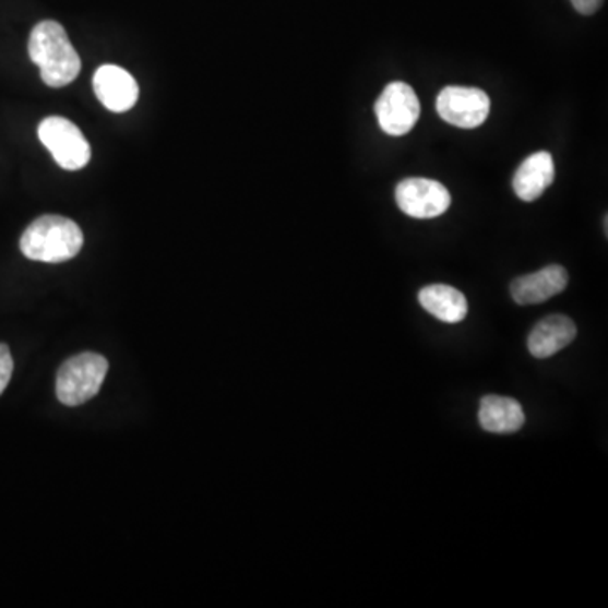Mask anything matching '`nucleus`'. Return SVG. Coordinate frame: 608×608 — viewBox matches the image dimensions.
<instances>
[{"label":"nucleus","mask_w":608,"mask_h":608,"mask_svg":"<svg viewBox=\"0 0 608 608\" xmlns=\"http://www.w3.org/2000/svg\"><path fill=\"white\" fill-rule=\"evenodd\" d=\"M27 51L31 61L39 68L43 82L51 88L70 85L82 71L79 52L57 21H43L34 26Z\"/></svg>","instance_id":"1"},{"label":"nucleus","mask_w":608,"mask_h":608,"mask_svg":"<svg viewBox=\"0 0 608 608\" xmlns=\"http://www.w3.org/2000/svg\"><path fill=\"white\" fill-rule=\"evenodd\" d=\"M438 116L460 129L480 128L490 114V98L480 88L446 86L437 98Z\"/></svg>","instance_id":"6"},{"label":"nucleus","mask_w":608,"mask_h":608,"mask_svg":"<svg viewBox=\"0 0 608 608\" xmlns=\"http://www.w3.org/2000/svg\"><path fill=\"white\" fill-rule=\"evenodd\" d=\"M94 92L110 112H128L138 104V82L129 71L116 64H104L95 71Z\"/></svg>","instance_id":"8"},{"label":"nucleus","mask_w":608,"mask_h":608,"mask_svg":"<svg viewBox=\"0 0 608 608\" xmlns=\"http://www.w3.org/2000/svg\"><path fill=\"white\" fill-rule=\"evenodd\" d=\"M82 247V228L60 215L36 218L21 237V252L31 261L46 264L70 261L79 255Z\"/></svg>","instance_id":"2"},{"label":"nucleus","mask_w":608,"mask_h":608,"mask_svg":"<svg viewBox=\"0 0 608 608\" xmlns=\"http://www.w3.org/2000/svg\"><path fill=\"white\" fill-rule=\"evenodd\" d=\"M38 135L58 166L67 171H79L88 165L91 144L71 120L58 116L46 117L39 123Z\"/></svg>","instance_id":"4"},{"label":"nucleus","mask_w":608,"mask_h":608,"mask_svg":"<svg viewBox=\"0 0 608 608\" xmlns=\"http://www.w3.org/2000/svg\"><path fill=\"white\" fill-rule=\"evenodd\" d=\"M555 181V163L546 151L530 154L515 171L512 187L523 202L538 200Z\"/></svg>","instance_id":"11"},{"label":"nucleus","mask_w":608,"mask_h":608,"mask_svg":"<svg viewBox=\"0 0 608 608\" xmlns=\"http://www.w3.org/2000/svg\"><path fill=\"white\" fill-rule=\"evenodd\" d=\"M604 4V0H571V5L583 15H592Z\"/></svg>","instance_id":"15"},{"label":"nucleus","mask_w":608,"mask_h":608,"mask_svg":"<svg viewBox=\"0 0 608 608\" xmlns=\"http://www.w3.org/2000/svg\"><path fill=\"white\" fill-rule=\"evenodd\" d=\"M568 273L561 265L552 264L543 267L538 273L527 274L512 281L511 295L521 307L541 305L552 296L560 295L567 289Z\"/></svg>","instance_id":"9"},{"label":"nucleus","mask_w":608,"mask_h":608,"mask_svg":"<svg viewBox=\"0 0 608 608\" xmlns=\"http://www.w3.org/2000/svg\"><path fill=\"white\" fill-rule=\"evenodd\" d=\"M419 305L444 323H460L468 314L467 298L446 284H431L419 291Z\"/></svg>","instance_id":"13"},{"label":"nucleus","mask_w":608,"mask_h":608,"mask_svg":"<svg viewBox=\"0 0 608 608\" xmlns=\"http://www.w3.org/2000/svg\"><path fill=\"white\" fill-rule=\"evenodd\" d=\"M575 321L564 314H551L534 326L527 338V348L534 359H549L567 348L576 338Z\"/></svg>","instance_id":"10"},{"label":"nucleus","mask_w":608,"mask_h":608,"mask_svg":"<svg viewBox=\"0 0 608 608\" xmlns=\"http://www.w3.org/2000/svg\"><path fill=\"white\" fill-rule=\"evenodd\" d=\"M14 372V359L8 345L0 344V394L5 391Z\"/></svg>","instance_id":"14"},{"label":"nucleus","mask_w":608,"mask_h":608,"mask_svg":"<svg viewBox=\"0 0 608 608\" xmlns=\"http://www.w3.org/2000/svg\"><path fill=\"white\" fill-rule=\"evenodd\" d=\"M109 372L105 357L92 351L75 355L57 373V396L64 406H82L97 396Z\"/></svg>","instance_id":"3"},{"label":"nucleus","mask_w":608,"mask_h":608,"mask_svg":"<svg viewBox=\"0 0 608 608\" xmlns=\"http://www.w3.org/2000/svg\"><path fill=\"white\" fill-rule=\"evenodd\" d=\"M421 114L418 95L407 83L392 82L375 102V116L385 134L401 138L413 131Z\"/></svg>","instance_id":"5"},{"label":"nucleus","mask_w":608,"mask_h":608,"mask_svg":"<svg viewBox=\"0 0 608 608\" xmlns=\"http://www.w3.org/2000/svg\"><path fill=\"white\" fill-rule=\"evenodd\" d=\"M478 421L489 433L511 434L523 428L526 416L514 397L486 396L478 409Z\"/></svg>","instance_id":"12"},{"label":"nucleus","mask_w":608,"mask_h":608,"mask_svg":"<svg viewBox=\"0 0 608 608\" xmlns=\"http://www.w3.org/2000/svg\"><path fill=\"white\" fill-rule=\"evenodd\" d=\"M397 206L409 217L431 220L452 205V194L444 184L428 178H407L396 188Z\"/></svg>","instance_id":"7"}]
</instances>
